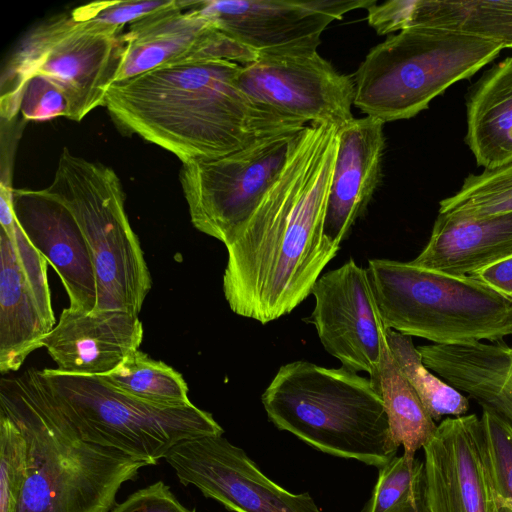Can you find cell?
Here are the masks:
<instances>
[{"mask_svg":"<svg viewBox=\"0 0 512 512\" xmlns=\"http://www.w3.org/2000/svg\"><path fill=\"white\" fill-rule=\"evenodd\" d=\"M471 276L512 299V256L478 270Z\"/></svg>","mask_w":512,"mask_h":512,"instance_id":"36","label":"cell"},{"mask_svg":"<svg viewBox=\"0 0 512 512\" xmlns=\"http://www.w3.org/2000/svg\"><path fill=\"white\" fill-rule=\"evenodd\" d=\"M512 256V212L474 218L441 214L411 264L466 276Z\"/></svg>","mask_w":512,"mask_h":512,"instance_id":"22","label":"cell"},{"mask_svg":"<svg viewBox=\"0 0 512 512\" xmlns=\"http://www.w3.org/2000/svg\"><path fill=\"white\" fill-rule=\"evenodd\" d=\"M12 190L0 188V222L1 229L9 237L18 262L23 270L38 301L43 318L52 330L56 320L51 303V293L47 276V260L32 245L20 228L14 215Z\"/></svg>","mask_w":512,"mask_h":512,"instance_id":"30","label":"cell"},{"mask_svg":"<svg viewBox=\"0 0 512 512\" xmlns=\"http://www.w3.org/2000/svg\"><path fill=\"white\" fill-rule=\"evenodd\" d=\"M465 141L479 166L491 169L512 160V57L487 70L466 100Z\"/></svg>","mask_w":512,"mask_h":512,"instance_id":"24","label":"cell"},{"mask_svg":"<svg viewBox=\"0 0 512 512\" xmlns=\"http://www.w3.org/2000/svg\"><path fill=\"white\" fill-rule=\"evenodd\" d=\"M51 331L41 313L14 247L0 232V372L20 369Z\"/></svg>","mask_w":512,"mask_h":512,"instance_id":"23","label":"cell"},{"mask_svg":"<svg viewBox=\"0 0 512 512\" xmlns=\"http://www.w3.org/2000/svg\"><path fill=\"white\" fill-rule=\"evenodd\" d=\"M512 212V160L468 175L461 188L439 203V213L474 218Z\"/></svg>","mask_w":512,"mask_h":512,"instance_id":"29","label":"cell"},{"mask_svg":"<svg viewBox=\"0 0 512 512\" xmlns=\"http://www.w3.org/2000/svg\"><path fill=\"white\" fill-rule=\"evenodd\" d=\"M385 335L399 369L435 422L445 415L457 417L468 411V398L430 372L410 336L388 328Z\"/></svg>","mask_w":512,"mask_h":512,"instance_id":"27","label":"cell"},{"mask_svg":"<svg viewBox=\"0 0 512 512\" xmlns=\"http://www.w3.org/2000/svg\"><path fill=\"white\" fill-rule=\"evenodd\" d=\"M19 112L27 121H47L70 116L69 101L62 88L50 78L33 74L22 87Z\"/></svg>","mask_w":512,"mask_h":512,"instance_id":"34","label":"cell"},{"mask_svg":"<svg viewBox=\"0 0 512 512\" xmlns=\"http://www.w3.org/2000/svg\"><path fill=\"white\" fill-rule=\"evenodd\" d=\"M196 3L177 0L174 6L130 24L123 33L115 82L186 60L223 59L242 66L257 60L256 51L218 30L195 9Z\"/></svg>","mask_w":512,"mask_h":512,"instance_id":"15","label":"cell"},{"mask_svg":"<svg viewBox=\"0 0 512 512\" xmlns=\"http://www.w3.org/2000/svg\"><path fill=\"white\" fill-rule=\"evenodd\" d=\"M27 479V445L16 424L0 412V512H16Z\"/></svg>","mask_w":512,"mask_h":512,"instance_id":"31","label":"cell"},{"mask_svg":"<svg viewBox=\"0 0 512 512\" xmlns=\"http://www.w3.org/2000/svg\"><path fill=\"white\" fill-rule=\"evenodd\" d=\"M0 412L22 432L27 479L16 512H110L150 464L81 439L24 372L0 381Z\"/></svg>","mask_w":512,"mask_h":512,"instance_id":"3","label":"cell"},{"mask_svg":"<svg viewBox=\"0 0 512 512\" xmlns=\"http://www.w3.org/2000/svg\"><path fill=\"white\" fill-rule=\"evenodd\" d=\"M376 0H200L195 9L258 54L317 50L333 21Z\"/></svg>","mask_w":512,"mask_h":512,"instance_id":"14","label":"cell"},{"mask_svg":"<svg viewBox=\"0 0 512 512\" xmlns=\"http://www.w3.org/2000/svg\"><path fill=\"white\" fill-rule=\"evenodd\" d=\"M144 335L138 315L122 310L85 312L62 310L54 328L43 338L57 370L100 376L138 350Z\"/></svg>","mask_w":512,"mask_h":512,"instance_id":"18","label":"cell"},{"mask_svg":"<svg viewBox=\"0 0 512 512\" xmlns=\"http://www.w3.org/2000/svg\"><path fill=\"white\" fill-rule=\"evenodd\" d=\"M378 391L383 399L394 445L403 455L415 453L430 441L437 426L419 396L399 369L385 339L380 364Z\"/></svg>","mask_w":512,"mask_h":512,"instance_id":"25","label":"cell"},{"mask_svg":"<svg viewBox=\"0 0 512 512\" xmlns=\"http://www.w3.org/2000/svg\"><path fill=\"white\" fill-rule=\"evenodd\" d=\"M261 401L279 430L323 453L377 468L397 456L378 389L370 378L344 367L282 365Z\"/></svg>","mask_w":512,"mask_h":512,"instance_id":"4","label":"cell"},{"mask_svg":"<svg viewBox=\"0 0 512 512\" xmlns=\"http://www.w3.org/2000/svg\"><path fill=\"white\" fill-rule=\"evenodd\" d=\"M384 123L371 116L337 130L338 146L326 207L324 232L337 246L365 212L382 173Z\"/></svg>","mask_w":512,"mask_h":512,"instance_id":"19","label":"cell"},{"mask_svg":"<svg viewBox=\"0 0 512 512\" xmlns=\"http://www.w3.org/2000/svg\"><path fill=\"white\" fill-rule=\"evenodd\" d=\"M164 459L184 485L233 512H322L308 493L293 494L266 477L223 435L187 439Z\"/></svg>","mask_w":512,"mask_h":512,"instance_id":"12","label":"cell"},{"mask_svg":"<svg viewBox=\"0 0 512 512\" xmlns=\"http://www.w3.org/2000/svg\"><path fill=\"white\" fill-rule=\"evenodd\" d=\"M236 82L259 106L304 125L339 129L354 119L353 75L339 73L317 50L259 54Z\"/></svg>","mask_w":512,"mask_h":512,"instance_id":"11","label":"cell"},{"mask_svg":"<svg viewBox=\"0 0 512 512\" xmlns=\"http://www.w3.org/2000/svg\"><path fill=\"white\" fill-rule=\"evenodd\" d=\"M367 21L379 35L429 26L512 48V0H391L370 6Z\"/></svg>","mask_w":512,"mask_h":512,"instance_id":"20","label":"cell"},{"mask_svg":"<svg viewBox=\"0 0 512 512\" xmlns=\"http://www.w3.org/2000/svg\"><path fill=\"white\" fill-rule=\"evenodd\" d=\"M311 294L315 305L307 322L324 349L353 372L363 371L378 389L384 326L366 268L352 259L322 274Z\"/></svg>","mask_w":512,"mask_h":512,"instance_id":"13","label":"cell"},{"mask_svg":"<svg viewBox=\"0 0 512 512\" xmlns=\"http://www.w3.org/2000/svg\"><path fill=\"white\" fill-rule=\"evenodd\" d=\"M100 377L114 389L154 406L176 408L192 404L181 373L139 349Z\"/></svg>","mask_w":512,"mask_h":512,"instance_id":"26","label":"cell"},{"mask_svg":"<svg viewBox=\"0 0 512 512\" xmlns=\"http://www.w3.org/2000/svg\"><path fill=\"white\" fill-rule=\"evenodd\" d=\"M303 129L259 137L217 158L183 163L180 182L194 227L226 247L232 244L279 177Z\"/></svg>","mask_w":512,"mask_h":512,"instance_id":"10","label":"cell"},{"mask_svg":"<svg viewBox=\"0 0 512 512\" xmlns=\"http://www.w3.org/2000/svg\"><path fill=\"white\" fill-rule=\"evenodd\" d=\"M25 373L81 439L150 465L181 441L224 432L209 412L194 404L154 406L114 389L100 376L57 369H29Z\"/></svg>","mask_w":512,"mask_h":512,"instance_id":"6","label":"cell"},{"mask_svg":"<svg viewBox=\"0 0 512 512\" xmlns=\"http://www.w3.org/2000/svg\"><path fill=\"white\" fill-rule=\"evenodd\" d=\"M12 203L20 228L60 277L69 307L94 311L95 270L88 244L71 211L47 188L13 189Z\"/></svg>","mask_w":512,"mask_h":512,"instance_id":"17","label":"cell"},{"mask_svg":"<svg viewBox=\"0 0 512 512\" xmlns=\"http://www.w3.org/2000/svg\"><path fill=\"white\" fill-rule=\"evenodd\" d=\"M124 50L123 33L114 34L77 21L71 13L35 26L20 41L1 74L0 110L10 121L19 112L22 87L33 74L44 75L65 92L69 119L81 121L104 105Z\"/></svg>","mask_w":512,"mask_h":512,"instance_id":"9","label":"cell"},{"mask_svg":"<svg viewBox=\"0 0 512 512\" xmlns=\"http://www.w3.org/2000/svg\"><path fill=\"white\" fill-rule=\"evenodd\" d=\"M337 130L303 129L279 177L226 247L223 292L235 314L261 324L289 314L338 253L324 232Z\"/></svg>","mask_w":512,"mask_h":512,"instance_id":"1","label":"cell"},{"mask_svg":"<svg viewBox=\"0 0 512 512\" xmlns=\"http://www.w3.org/2000/svg\"><path fill=\"white\" fill-rule=\"evenodd\" d=\"M110 512H195L183 506L162 481L131 494Z\"/></svg>","mask_w":512,"mask_h":512,"instance_id":"35","label":"cell"},{"mask_svg":"<svg viewBox=\"0 0 512 512\" xmlns=\"http://www.w3.org/2000/svg\"><path fill=\"white\" fill-rule=\"evenodd\" d=\"M424 365L447 384L465 392L482 409L512 427L510 347L498 341L465 345L430 344L417 348Z\"/></svg>","mask_w":512,"mask_h":512,"instance_id":"21","label":"cell"},{"mask_svg":"<svg viewBox=\"0 0 512 512\" xmlns=\"http://www.w3.org/2000/svg\"><path fill=\"white\" fill-rule=\"evenodd\" d=\"M47 189L71 211L88 244L97 282L95 311L139 315L152 280L114 170L64 149Z\"/></svg>","mask_w":512,"mask_h":512,"instance_id":"8","label":"cell"},{"mask_svg":"<svg viewBox=\"0 0 512 512\" xmlns=\"http://www.w3.org/2000/svg\"><path fill=\"white\" fill-rule=\"evenodd\" d=\"M361 512H429L424 461L402 455L380 467Z\"/></svg>","mask_w":512,"mask_h":512,"instance_id":"28","label":"cell"},{"mask_svg":"<svg viewBox=\"0 0 512 512\" xmlns=\"http://www.w3.org/2000/svg\"><path fill=\"white\" fill-rule=\"evenodd\" d=\"M502 49L499 43L442 28L401 30L373 47L353 74L354 105L383 123L412 118Z\"/></svg>","mask_w":512,"mask_h":512,"instance_id":"7","label":"cell"},{"mask_svg":"<svg viewBox=\"0 0 512 512\" xmlns=\"http://www.w3.org/2000/svg\"><path fill=\"white\" fill-rule=\"evenodd\" d=\"M384 326L434 344L501 341L512 334V299L477 278L371 259L366 268Z\"/></svg>","mask_w":512,"mask_h":512,"instance_id":"5","label":"cell"},{"mask_svg":"<svg viewBox=\"0 0 512 512\" xmlns=\"http://www.w3.org/2000/svg\"><path fill=\"white\" fill-rule=\"evenodd\" d=\"M242 65L186 60L113 83L104 106L124 132L183 163L217 158L255 139L307 125L259 106L238 87Z\"/></svg>","mask_w":512,"mask_h":512,"instance_id":"2","label":"cell"},{"mask_svg":"<svg viewBox=\"0 0 512 512\" xmlns=\"http://www.w3.org/2000/svg\"><path fill=\"white\" fill-rule=\"evenodd\" d=\"M423 451L429 512H512L491 481L476 414L442 420Z\"/></svg>","mask_w":512,"mask_h":512,"instance_id":"16","label":"cell"},{"mask_svg":"<svg viewBox=\"0 0 512 512\" xmlns=\"http://www.w3.org/2000/svg\"><path fill=\"white\" fill-rule=\"evenodd\" d=\"M480 437L494 489L512 511V427L483 410L480 417Z\"/></svg>","mask_w":512,"mask_h":512,"instance_id":"32","label":"cell"},{"mask_svg":"<svg viewBox=\"0 0 512 512\" xmlns=\"http://www.w3.org/2000/svg\"><path fill=\"white\" fill-rule=\"evenodd\" d=\"M177 0L99 1L79 6L70 13L77 21L100 30L121 34L132 24L156 12L170 8Z\"/></svg>","mask_w":512,"mask_h":512,"instance_id":"33","label":"cell"},{"mask_svg":"<svg viewBox=\"0 0 512 512\" xmlns=\"http://www.w3.org/2000/svg\"><path fill=\"white\" fill-rule=\"evenodd\" d=\"M511 365H512V347H510Z\"/></svg>","mask_w":512,"mask_h":512,"instance_id":"37","label":"cell"}]
</instances>
